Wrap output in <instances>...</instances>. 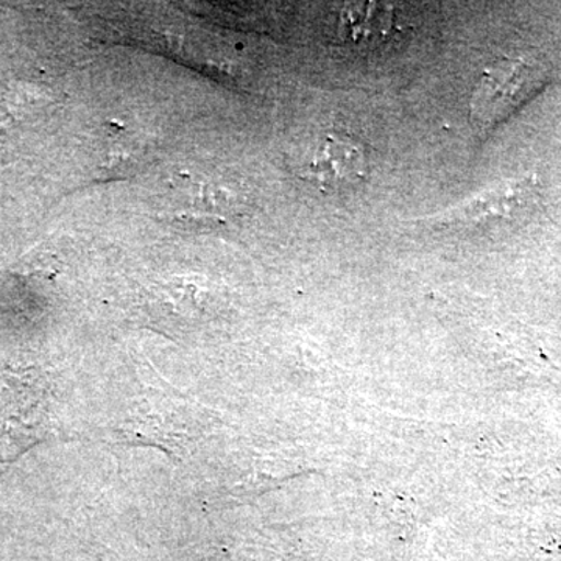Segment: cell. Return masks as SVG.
Returning a JSON list of instances; mask_svg holds the SVG:
<instances>
[{
    "label": "cell",
    "mask_w": 561,
    "mask_h": 561,
    "mask_svg": "<svg viewBox=\"0 0 561 561\" xmlns=\"http://www.w3.org/2000/svg\"><path fill=\"white\" fill-rule=\"evenodd\" d=\"M548 80V70L527 58H502L483 72L472 92L470 124L479 138L490 135L502 121L529 101Z\"/></svg>",
    "instance_id": "cell-1"
},
{
    "label": "cell",
    "mask_w": 561,
    "mask_h": 561,
    "mask_svg": "<svg viewBox=\"0 0 561 561\" xmlns=\"http://www.w3.org/2000/svg\"><path fill=\"white\" fill-rule=\"evenodd\" d=\"M367 172V151L360 140L345 133L328 131L302 176L321 190L335 192L360 183Z\"/></svg>",
    "instance_id": "cell-3"
},
{
    "label": "cell",
    "mask_w": 561,
    "mask_h": 561,
    "mask_svg": "<svg viewBox=\"0 0 561 561\" xmlns=\"http://www.w3.org/2000/svg\"><path fill=\"white\" fill-rule=\"evenodd\" d=\"M535 184L527 179L496 184L454 208L423 217V221L435 227H478L493 220L513 219L534 201Z\"/></svg>",
    "instance_id": "cell-2"
},
{
    "label": "cell",
    "mask_w": 561,
    "mask_h": 561,
    "mask_svg": "<svg viewBox=\"0 0 561 561\" xmlns=\"http://www.w3.org/2000/svg\"><path fill=\"white\" fill-rule=\"evenodd\" d=\"M172 217L181 224L213 227L225 224L236 214V202L230 192L213 183H190L181 190Z\"/></svg>",
    "instance_id": "cell-4"
}]
</instances>
